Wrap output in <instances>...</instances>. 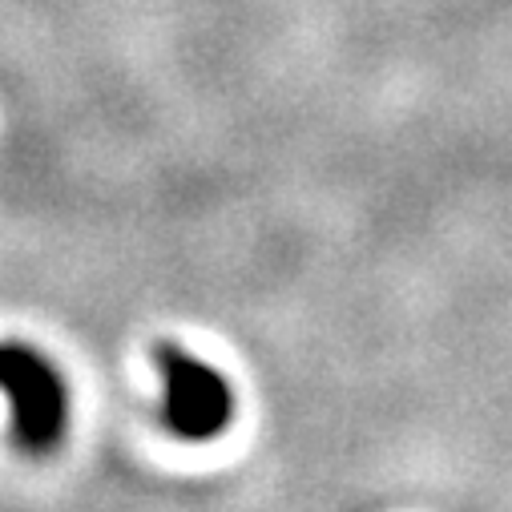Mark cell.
<instances>
[{
  "label": "cell",
  "instance_id": "6da1fadb",
  "mask_svg": "<svg viewBox=\"0 0 512 512\" xmlns=\"http://www.w3.org/2000/svg\"><path fill=\"white\" fill-rule=\"evenodd\" d=\"M0 392L13 400V440L45 456L69 432V388L61 371L29 343H0Z\"/></svg>",
  "mask_w": 512,
  "mask_h": 512
},
{
  "label": "cell",
  "instance_id": "7a4b0ae2",
  "mask_svg": "<svg viewBox=\"0 0 512 512\" xmlns=\"http://www.w3.org/2000/svg\"><path fill=\"white\" fill-rule=\"evenodd\" d=\"M154 359L166 383V428L194 444L222 436L234 420L230 379L178 343H154Z\"/></svg>",
  "mask_w": 512,
  "mask_h": 512
}]
</instances>
